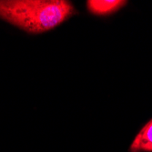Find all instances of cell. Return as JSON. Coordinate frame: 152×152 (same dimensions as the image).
I'll return each mask as SVG.
<instances>
[{
	"instance_id": "cell-2",
	"label": "cell",
	"mask_w": 152,
	"mask_h": 152,
	"mask_svg": "<svg viewBox=\"0 0 152 152\" xmlns=\"http://www.w3.org/2000/svg\"><path fill=\"white\" fill-rule=\"evenodd\" d=\"M128 2L122 0H88V10L96 16H108L122 8Z\"/></svg>"
},
{
	"instance_id": "cell-1",
	"label": "cell",
	"mask_w": 152,
	"mask_h": 152,
	"mask_svg": "<svg viewBox=\"0 0 152 152\" xmlns=\"http://www.w3.org/2000/svg\"><path fill=\"white\" fill-rule=\"evenodd\" d=\"M77 13L66 0H0V18L29 34L54 29Z\"/></svg>"
},
{
	"instance_id": "cell-3",
	"label": "cell",
	"mask_w": 152,
	"mask_h": 152,
	"mask_svg": "<svg viewBox=\"0 0 152 152\" xmlns=\"http://www.w3.org/2000/svg\"><path fill=\"white\" fill-rule=\"evenodd\" d=\"M129 152H152V119L136 136L129 147Z\"/></svg>"
}]
</instances>
